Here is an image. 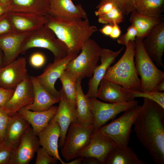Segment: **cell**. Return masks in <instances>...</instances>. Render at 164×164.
I'll return each instance as SVG.
<instances>
[{"mask_svg":"<svg viewBox=\"0 0 164 164\" xmlns=\"http://www.w3.org/2000/svg\"><path fill=\"white\" fill-rule=\"evenodd\" d=\"M59 79L62 84L61 89L67 100L76 109L77 79L66 69Z\"/></svg>","mask_w":164,"mask_h":164,"instance_id":"obj_31","label":"cell"},{"mask_svg":"<svg viewBox=\"0 0 164 164\" xmlns=\"http://www.w3.org/2000/svg\"><path fill=\"white\" fill-rule=\"evenodd\" d=\"M135 41L128 43L122 56L108 68L103 79L120 84L126 90L141 91V80L135 63Z\"/></svg>","mask_w":164,"mask_h":164,"instance_id":"obj_3","label":"cell"},{"mask_svg":"<svg viewBox=\"0 0 164 164\" xmlns=\"http://www.w3.org/2000/svg\"><path fill=\"white\" fill-rule=\"evenodd\" d=\"M13 32L9 12L5 13L0 17V37Z\"/></svg>","mask_w":164,"mask_h":164,"instance_id":"obj_35","label":"cell"},{"mask_svg":"<svg viewBox=\"0 0 164 164\" xmlns=\"http://www.w3.org/2000/svg\"><path fill=\"white\" fill-rule=\"evenodd\" d=\"M60 135L59 125L53 118L47 126L38 135L40 145L50 155L62 164H66L60 157L58 152V140Z\"/></svg>","mask_w":164,"mask_h":164,"instance_id":"obj_21","label":"cell"},{"mask_svg":"<svg viewBox=\"0 0 164 164\" xmlns=\"http://www.w3.org/2000/svg\"><path fill=\"white\" fill-rule=\"evenodd\" d=\"M33 87L30 76L19 84L4 108L9 115L32 103L34 101Z\"/></svg>","mask_w":164,"mask_h":164,"instance_id":"obj_16","label":"cell"},{"mask_svg":"<svg viewBox=\"0 0 164 164\" xmlns=\"http://www.w3.org/2000/svg\"><path fill=\"white\" fill-rule=\"evenodd\" d=\"M10 119V115L0 106V144L3 142L5 132Z\"/></svg>","mask_w":164,"mask_h":164,"instance_id":"obj_37","label":"cell"},{"mask_svg":"<svg viewBox=\"0 0 164 164\" xmlns=\"http://www.w3.org/2000/svg\"><path fill=\"white\" fill-rule=\"evenodd\" d=\"M110 138L94 129L88 145L78 154L77 157H93L104 164L111 151L116 145Z\"/></svg>","mask_w":164,"mask_h":164,"instance_id":"obj_12","label":"cell"},{"mask_svg":"<svg viewBox=\"0 0 164 164\" xmlns=\"http://www.w3.org/2000/svg\"><path fill=\"white\" fill-rule=\"evenodd\" d=\"M156 91L159 92H163L164 91V80H163L158 84L157 86Z\"/></svg>","mask_w":164,"mask_h":164,"instance_id":"obj_49","label":"cell"},{"mask_svg":"<svg viewBox=\"0 0 164 164\" xmlns=\"http://www.w3.org/2000/svg\"><path fill=\"white\" fill-rule=\"evenodd\" d=\"M124 48L122 47L116 51L102 48L100 59L101 63L96 66L92 77L90 78L88 82V91L86 94L88 97L96 98L99 85L107 69L114 62Z\"/></svg>","mask_w":164,"mask_h":164,"instance_id":"obj_15","label":"cell"},{"mask_svg":"<svg viewBox=\"0 0 164 164\" xmlns=\"http://www.w3.org/2000/svg\"><path fill=\"white\" fill-rule=\"evenodd\" d=\"M30 33L13 32L0 37V49L4 54V66L16 59L23 43Z\"/></svg>","mask_w":164,"mask_h":164,"instance_id":"obj_22","label":"cell"},{"mask_svg":"<svg viewBox=\"0 0 164 164\" xmlns=\"http://www.w3.org/2000/svg\"><path fill=\"white\" fill-rule=\"evenodd\" d=\"M4 66L3 57H2L0 53V68Z\"/></svg>","mask_w":164,"mask_h":164,"instance_id":"obj_50","label":"cell"},{"mask_svg":"<svg viewBox=\"0 0 164 164\" xmlns=\"http://www.w3.org/2000/svg\"><path fill=\"white\" fill-rule=\"evenodd\" d=\"M135 9L139 13L148 16H161L164 0H135Z\"/></svg>","mask_w":164,"mask_h":164,"instance_id":"obj_30","label":"cell"},{"mask_svg":"<svg viewBox=\"0 0 164 164\" xmlns=\"http://www.w3.org/2000/svg\"><path fill=\"white\" fill-rule=\"evenodd\" d=\"M82 79L76 81V122L85 125H93V118L88 97L83 93L81 85Z\"/></svg>","mask_w":164,"mask_h":164,"instance_id":"obj_26","label":"cell"},{"mask_svg":"<svg viewBox=\"0 0 164 164\" xmlns=\"http://www.w3.org/2000/svg\"><path fill=\"white\" fill-rule=\"evenodd\" d=\"M143 39L136 37L135 40V63L137 73L141 77V91H155L158 84L164 80V73L157 67L147 53Z\"/></svg>","mask_w":164,"mask_h":164,"instance_id":"obj_4","label":"cell"},{"mask_svg":"<svg viewBox=\"0 0 164 164\" xmlns=\"http://www.w3.org/2000/svg\"><path fill=\"white\" fill-rule=\"evenodd\" d=\"M60 93V103L55 115L53 118L58 124L60 135L58 147L61 149L63 146L68 128L72 122H76V109L67 100L62 89Z\"/></svg>","mask_w":164,"mask_h":164,"instance_id":"obj_18","label":"cell"},{"mask_svg":"<svg viewBox=\"0 0 164 164\" xmlns=\"http://www.w3.org/2000/svg\"><path fill=\"white\" fill-rule=\"evenodd\" d=\"M101 49L90 38L84 44L80 54L69 63L66 70L77 79L91 78L100 59Z\"/></svg>","mask_w":164,"mask_h":164,"instance_id":"obj_5","label":"cell"},{"mask_svg":"<svg viewBox=\"0 0 164 164\" xmlns=\"http://www.w3.org/2000/svg\"><path fill=\"white\" fill-rule=\"evenodd\" d=\"M130 13V21L137 30L136 37L143 39L155 25L162 21L161 16H148L139 13L135 10Z\"/></svg>","mask_w":164,"mask_h":164,"instance_id":"obj_29","label":"cell"},{"mask_svg":"<svg viewBox=\"0 0 164 164\" xmlns=\"http://www.w3.org/2000/svg\"><path fill=\"white\" fill-rule=\"evenodd\" d=\"M14 32L19 33L33 32L44 26L46 17L34 13L9 12Z\"/></svg>","mask_w":164,"mask_h":164,"instance_id":"obj_17","label":"cell"},{"mask_svg":"<svg viewBox=\"0 0 164 164\" xmlns=\"http://www.w3.org/2000/svg\"><path fill=\"white\" fill-rule=\"evenodd\" d=\"M36 164H56L58 160L51 156L43 147H39L36 151Z\"/></svg>","mask_w":164,"mask_h":164,"instance_id":"obj_34","label":"cell"},{"mask_svg":"<svg viewBox=\"0 0 164 164\" xmlns=\"http://www.w3.org/2000/svg\"><path fill=\"white\" fill-rule=\"evenodd\" d=\"M94 130L93 125H83L76 122L70 124L61 149L62 156L66 160L77 157L78 153L89 143Z\"/></svg>","mask_w":164,"mask_h":164,"instance_id":"obj_8","label":"cell"},{"mask_svg":"<svg viewBox=\"0 0 164 164\" xmlns=\"http://www.w3.org/2000/svg\"><path fill=\"white\" fill-rule=\"evenodd\" d=\"M9 12L8 4H5L0 1V17L4 14Z\"/></svg>","mask_w":164,"mask_h":164,"instance_id":"obj_46","label":"cell"},{"mask_svg":"<svg viewBox=\"0 0 164 164\" xmlns=\"http://www.w3.org/2000/svg\"><path fill=\"white\" fill-rule=\"evenodd\" d=\"M46 59L44 55L40 53H36L30 56L29 62L31 65L36 68H39L44 64Z\"/></svg>","mask_w":164,"mask_h":164,"instance_id":"obj_38","label":"cell"},{"mask_svg":"<svg viewBox=\"0 0 164 164\" xmlns=\"http://www.w3.org/2000/svg\"><path fill=\"white\" fill-rule=\"evenodd\" d=\"M93 118L94 129H97L118 114L137 105L133 100L120 103H107L94 97H88Z\"/></svg>","mask_w":164,"mask_h":164,"instance_id":"obj_9","label":"cell"},{"mask_svg":"<svg viewBox=\"0 0 164 164\" xmlns=\"http://www.w3.org/2000/svg\"><path fill=\"white\" fill-rule=\"evenodd\" d=\"M78 54H68L64 58L54 60L49 64L43 73L36 77L40 84L53 96L60 99V93L55 88V84L66 69L69 63Z\"/></svg>","mask_w":164,"mask_h":164,"instance_id":"obj_10","label":"cell"},{"mask_svg":"<svg viewBox=\"0 0 164 164\" xmlns=\"http://www.w3.org/2000/svg\"><path fill=\"white\" fill-rule=\"evenodd\" d=\"M134 132L139 142L155 162L164 163V108L144 98L134 122Z\"/></svg>","mask_w":164,"mask_h":164,"instance_id":"obj_1","label":"cell"},{"mask_svg":"<svg viewBox=\"0 0 164 164\" xmlns=\"http://www.w3.org/2000/svg\"><path fill=\"white\" fill-rule=\"evenodd\" d=\"M12 150L0 144V164H8Z\"/></svg>","mask_w":164,"mask_h":164,"instance_id":"obj_40","label":"cell"},{"mask_svg":"<svg viewBox=\"0 0 164 164\" xmlns=\"http://www.w3.org/2000/svg\"><path fill=\"white\" fill-rule=\"evenodd\" d=\"M0 1L2 3L5 4H7L9 0H0Z\"/></svg>","mask_w":164,"mask_h":164,"instance_id":"obj_51","label":"cell"},{"mask_svg":"<svg viewBox=\"0 0 164 164\" xmlns=\"http://www.w3.org/2000/svg\"><path fill=\"white\" fill-rule=\"evenodd\" d=\"M33 48L49 50L53 54L54 60L64 58L68 55L65 44L45 26L30 33L23 44L20 54H24L29 49Z\"/></svg>","mask_w":164,"mask_h":164,"instance_id":"obj_6","label":"cell"},{"mask_svg":"<svg viewBox=\"0 0 164 164\" xmlns=\"http://www.w3.org/2000/svg\"><path fill=\"white\" fill-rule=\"evenodd\" d=\"M104 164H145L139 159L132 148L116 145L106 159Z\"/></svg>","mask_w":164,"mask_h":164,"instance_id":"obj_28","label":"cell"},{"mask_svg":"<svg viewBox=\"0 0 164 164\" xmlns=\"http://www.w3.org/2000/svg\"><path fill=\"white\" fill-rule=\"evenodd\" d=\"M137 31L133 25H130L127 29L126 32L120 36L118 39V43L125 46L130 41H135L137 36Z\"/></svg>","mask_w":164,"mask_h":164,"instance_id":"obj_36","label":"cell"},{"mask_svg":"<svg viewBox=\"0 0 164 164\" xmlns=\"http://www.w3.org/2000/svg\"><path fill=\"white\" fill-rule=\"evenodd\" d=\"M29 76L26 59L19 57L0 68V87L14 90L19 84Z\"/></svg>","mask_w":164,"mask_h":164,"instance_id":"obj_13","label":"cell"},{"mask_svg":"<svg viewBox=\"0 0 164 164\" xmlns=\"http://www.w3.org/2000/svg\"><path fill=\"white\" fill-rule=\"evenodd\" d=\"M124 15L121 10L115 5L107 13L98 16L99 22L113 25L114 23L119 24L124 21Z\"/></svg>","mask_w":164,"mask_h":164,"instance_id":"obj_32","label":"cell"},{"mask_svg":"<svg viewBox=\"0 0 164 164\" xmlns=\"http://www.w3.org/2000/svg\"><path fill=\"white\" fill-rule=\"evenodd\" d=\"M121 30L118 24L114 23L113 25L112 32L109 36L113 39L118 38L120 36Z\"/></svg>","mask_w":164,"mask_h":164,"instance_id":"obj_43","label":"cell"},{"mask_svg":"<svg viewBox=\"0 0 164 164\" xmlns=\"http://www.w3.org/2000/svg\"><path fill=\"white\" fill-rule=\"evenodd\" d=\"M116 5L112 2L106 3L99 8L95 12L97 16L105 14L110 11Z\"/></svg>","mask_w":164,"mask_h":164,"instance_id":"obj_42","label":"cell"},{"mask_svg":"<svg viewBox=\"0 0 164 164\" xmlns=\"http://www.w3.org/2000/svg\"><path fill=\"white\" fill-rule=\"evenodd\" d=\"M34 93V101L32 103L24 107L35 111L48 110L53 104L59 102L60 99L50 93L40 84L36 77L30 76Z\"/></svg>","mask_w":164,"mask_h":164,"instance_id":"obj_24","label":"cell"},{"mask_svg":"<svg viewBox=\"0 0 164 164\" xmlns=\"http://www.w3.org/2000/svg\"><path fill=\"white\" fill-rule=\"evenodd\" d=\"M14 90L0 87V106L4 108L6 103L12 96Z\"/></svg>","mask_w":164,"mask_h":164,"instance_id":"obj_39","label":"cell"},{"mask_svg":"<svg viewBox=\"0 0 164 164\" xmlns=\"http://www.w3.org/2000/svg\"><path fill=\"white\" fill-rule=\"evenodd\" d=\"M9 12L34 13L46 16L49 15L50 0H9Z\"/></svg>","mask_w":164,"mask_h":164,"instance_id":"obj_27","label":"cell"},{"mask_svg":"<svg viewBox=\"0 0 164 164\" xmlns=\"http://www.w3.org/2000/svg\"><path fill=\"white\" fill-rule=\"evenodd\" d=\"M126 15H128L133 10H135L134 2L135 0H124Z\"/></svg>","mask_w":164,"mask_h":164,"instance_id":"obj_44","label":"cell"},{"mask_svg":"<svg viewBox=\"0 0 164 164\" xmlns=\"http://www.w3.org/2000/svg\"><path fill=\"white\" fill-rule=\"evenodd\" d=\"M147 53L159 67H164L162 58L164 52V22L162 21L155 25L143 40Z\"/></svg>","mask_w":164,"mask_h":164,"instance_id":"obj_14","label":"cell"},{"mask_svg":"<svg viewBox=\"0 0 164 164\" xmlns=\"http://www.w3.org/2000/svg\"><path fill=\"white\" fill-rule=\"evenodd\" d=\"M83 161H85V163L90 164H101L100 162L96 158L93 157H89L84 158Z\"/></svg>","mask_w":164,"mask_h":164,"instance_id":"obj_47","label":"cell"},{"mask_svg":"<svg viewBox=\"0 0 164 164\" xmlns=\"http://www.w3.org/2000/svg\"><path fill=\"white\" fill-rule=\"evenodd\" d=\"M10 115V119L1 144L6 148L13 150L18 145L30 125L18 112Z\"/></svg>","mask_w":164,"mask_h":164,"instance_id":"obj_19","label":"cell"},{"mask_svg":"<svg viewBox=\"0 0 164 164\" xmlns=\"http://www.w3.org/2000/svg\"><path fill=\"white\" fill-rule=\"evenodd\" d=\"M108 2L115 4L121 10L124 15H126V10L124 0H101L96 8L98 9L103 4Z\"/></svg>","mask_w":164,"mask_h":164,"instance_id":"obj_41","label":"cell"},{"mask_svg":"<svg viewBox=\"0 0 164 164\" xmlns=\"http://www.w3.org/2000/svg\"><path fill=\"white\" fill-rule=\"evenodd\" d=\"M109 103H120L134 100L129 92L118 84L102 79L99 85L96 98Z\"/></svg>","mask_w":164,"mask_h":164,"instance_id":"obj_23","label":"cell"},{"mask_svg":"<svg viewBox=\"0 0 164 164\" xmlns=\"http://www.w3.org/2000/svg\"><path fill=\"white\" fill-rule=\"evenodd\" d=\"M45 26L51 29L66 46L68 54H78L83 46L98 31L88 18L70 20L48 15Z\"/></svg>","mask_w":164,"mask_h":164,"instance_id":"obj_2","label":"cell"},{"mask_svg":"<svg viewBox=\"0 0 164 164\" xmlns=\"http://www.w3.org/2000/svg\"><path fill=\"white\" fill-rule=\"evenodd\" d=\"M49 15L70 20L87 18L82 5L72 0H50Z\"/></svg>","mask_w":164,"mask_h":164,"instance_id":"obj_20","label":"cell"},{"mask_svg":"<svg viewBox=\"0 0 164 164\" xmlns=\"http://www.w3.org/2000/svg\"><path fill=\"white\" fill-rule=\"evenodd\" d=\"M141 106L137 105L125 111L120 117L98 129L99 132L112 139L118 146H128L131 128Z\"/></svg>","mask_w":164,"mask_h":164,"instance_id":"obj_7","label":"cell"},{"mask_svg":"<svg viewBox=\"0 0 164 164\" xmlns=\"http://www.w3.org/2000/svg\"><path fill=\"white\" fill-rule=\"evenodd\" d=\"M84 158L81 156L77 157L70 162L66 163V164H79L82 163Z\"/></svg>","mask_w":164,"mask_h":164,"instance_id":"obj_48","label":"cell"},{"mask_svg":"<svg viewBox=\"0 0 164 164\" xmlns=\"http://www.w3.org/2000/svg\"><path fill=\"white\" fill-rule=\"evenodd\" d=\"M112 28L113 25L107 24L100 29L99 31L104 35L109 36L112 32Z\"/></svg>","mask_w":164,"mask_h":164,"instance_id":"obj_45","label":"cell"},{"mask_svg":"<svg viewBox=\"0 0 164 164\" xmlns=\"http://www.w3.org/2000/svg\"><path fill=\"white\" fill-rule=\"evenodd\" d=\"M57 108L58 107L53 105L47 110L35 111L23 107L17 112L28 121L35 134L38 136L55 115Z\"/></svg>","mask_w":164,"mask_h":164,"instance_id":"obj_25","label":"cell"},{"mask_svg":"<svg viewBox=\"0 0 164 164\" xmlns=\"http://www.w3.org/2000/svg\"><path fill=\"white\" fill-rule=\"evenodd\" d=\"M127 90L129 93L131 97L134 99L135 97L146 98L155 102L164 108V92L157 91L143 92Z\"/></svg>","mask_w":164,"mask_h":164,"instance_id":"obj_33","label":"cell"},{"mask_svg":"<svg viewBox=\"0 0 164 164\" xmlns=\"http://www.w3.org/2000/svg\"><path fill=\"white\" fill-rule=\"evenodd\" d=\"M40 146L39 138L29 127L17 146L12 150L8 164H28Z\"/></svg>","mask_w":164,"mask_h":164,"instance_id":"obj_11","label":"cell"}]
</instances>
